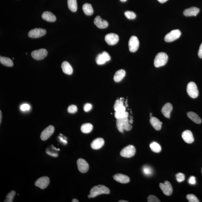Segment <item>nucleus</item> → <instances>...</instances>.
Segmentation results:
<instances>
[{
  "mask_svg": "<svg viewBox=\"0 0 202 202\" xmlns=\"http://www.w3.org/2000/svg\"><path fill=\"white\" fill-rule=\"evenodd\" d=\"M110 190L108 187L103 185H99L95 186L91 189L89 195L91 198L94 197L102 194H109Z\"/></svg>",
  "mask_w": 202,
  "mask_h": 202,
  "instance_id": "nucleus-1",
  "label": "nucleus"
},
{
  "mask_svg": "<svg viewBox=\"0 0 202 202\" xmlns=\"http://www.w3.org/2000/svg\"><path fill=\"white\" fill-rule=\"evenodd\" d=\"M168 56L166 53L160 52L157 54L154 61V65L156 67L164 66L167 63Z\"/></svg>",
  "mask_w": 202,
  "mask_h": 202,
  "instance_id": "nucleus-2",
  "label": "nucleus"
},
{
  "mask_svg": "<svg viewBox=\"0 0 202 202\" xmlns=\"http://www.w3.org/2000/svg\"><path fill=\"white\" fill-rule=\"evenodd\" d=\"M187 92L188 95L193 99L198 97L199 91L197 85L195 82H191L187 84Z\"/></svg>",
  "mask_w": 202,
  "mask_h": 202,
  "instance_id": "nucleus-3",
  "label": "nucleus"
},
{
  "mask_svg": "<svg viewBox=\"0 0 202 202\" xmlns=\"http://www.w3.org/2000/svg\"><path fill=\"white\" fill-rule=\"evenodd\" d=\"M136 149L133 146L129 145L123 148L120 152L122 157L130 158L134 156L136 153Z\"/></svg>",
  "mask_w": 202,
  "mask_h": 202,
  "instance_id": "nucleus-4",
  "label": "nucleus"
},
{
  "mask_svg": "<svg viewBox=\"0 0 202 202\" xmlns=\"http://www.w3.org/2000/svg\"><path fill=\"white\" fill-rule=\"evenodd\" d=\"M181 33L178 29L174 30L168 33L165 36L164 39L166 42H170L178 39L180 37Z\"/></svg>",
  "mask_w": 202,
  "mask_h": 202,
  "instance_id": "nucleus-5",
  "label": "nucleus"
},
{
  "mask_svg": "<svg viewBox=\"0 0 202 202\" xmlns=\"http://www.w3.org/2000/svg\"><path fill=\"white\" fill-rule=\"evenodd\" d=\"M48 52L45 49H40L35 50L31 53V56L35 60H43L47 56Z\"/></svg>",
  "mask_w": 202,
  "mask_h": 202,
  "instance_id": "nucleus-6",
  "label": "nucleus"
},
{
  "mask_svg": "<svg viewBox=\"0 0 202 202\" xmlns=\"http://www.w3.org/2000/svg\"><path fill=\"white\" fill-rule=\"evenodd\" d=\"M46 33V30L42 28H35L30 30L28 33L30 38H37L44 36Z\"/></svg>",
  "mask_w": 202,
  "mask_h": 202,
  "instance_id": "nucleus-7",
  "label": "nucleus"
},
{
  "mask_svg": "<svg viewBox=\"0 0 202 202\" xmlns=\"http://www.w3.org/2000/svg\"><path fill=\"white\" fill-rule=\"evenodd\" d=\"M139 42L137 37L133 36L130 38L129 42V47L130 52H134L138 49Z\"/></svg>",
  "mask_w": 202,
  "mask_h": 202,
  "instance_id": "nucleus-8",
  "label": "nucleus"
},
{
  "mask_svg": "<svg viewBox=\"0 0 202 202\" xmlns=\"http://www.w3.org/2000/svg\"><path fill=\"white\" fill-rule=\"evenodd\" d=\"M160 187L163 194L167 196H170L172 194L173 187L171 184L168 181H165L163 183H160Z\"/></svg>",
  "mask_w": 202,
  "mask_h": 202,
  "instance_id": "nucleus-9",
  "label": "nucleus"
},
{
  "mask_svg": "<svg viewBox=\"0 0 202 202\" xmlns=\"http://www.w3.org/2000/svg\"><path fill=\"white\" fill-rule=\"evenodd\" d=\"M50 182V180L47 176L40 177L35 183V185L41 189H44L47 187Z\"/></svg>",
  "mask_w": 202,
  "mask_h": 202,
  "instance_id": "nucleus-10",
  "label": "nucleus"
},
{
  "mask_svg": "<svg viewBox=\"0 0 202 202\" xmlns=\"http://www.w3.org/2000/svg\"><path fill=\"white\" fill-rule=\"evenodd\" d=\"M119 38L118 35L113 33H109L106 35L105 40L107 44L110 45H113L118 42Z\"/></svg>",
  "mask_w": 202,
  "mask_h": 202,
  "instance_id": "nucleus-11",
  "label": "nucleus"
},
{
  "mask_svg": "<svg viewBox=\"0 0 202 202\" xmlns=\"http://www.w3.org/2000/svg\"><path fill=\"white\" fill-rule=\"evenodd\" d=\"M54 131V127L52 126H49L45 129L42 132L41 135V138L42 140H46L50 137L53 133Z\"/></svg>",
  "mask_w": 202,
  "mask_h": 202,
  "instance_id": "nucleus-12",
  "label": "nucleus"
},
{
  "mask_svg": "<svg viewBox=\"0 0 202 202\" xmlns=\"http://www.w3.org/2000/svg\"><path fill=\"white\" fill-rule=\"evenodd\" d=\"M79 170L82 173L87 172L89 169V165L86 160L82 158H79L77 161Z\"/></svg>",
  "mask_w": 202,
  "mask_h": 202,
  "instance_id": "nucleus-13",
  "label": "nucleus"
},
{
  "mask_svg": "<svg viewBox=\"0 0 202 202\" xmlns=\"http://www.w3.org/2000/svg\"><path fill=\"white\" fill-rule=\"evenodd\" d=\"M182 136L184 141L187 143H192L194 140L192 132L189 130L183 131L182 133Z\"/></svg>",
  "mask_w": 202,
  "mask_h": 202,
  "instance_id": "nucleus-14",
  "label": "nucleus"
},
{
  "mask_svg": "<svg viewBox=\"0 0 202 202\" xmlns=\"http://www.w3.org/2000/svg\"><path fill=\"white\" fill-rule=\"evenodd\" d=\"M94 24L100 29L106 28L108 26V22L106 21L103 20L100 16H97L94 19Z\"/></svg>",
  "mask_w": 202,
  "mask_h": 202,
  "instance_id": "nucleus-15",
  "label": "nucleus"
},
{
  "mask_svg": "<svg viewBox=\"0 0 202 202\" xmlns=\"http://www.w3.org/2000/svg\"><path fill=\"white\" fill-rule=\"evenodd\" d=\"M173 109L172 105L169 103H167L163 106L161 109V112L165 117L170 118V113Z\"/></svg>",
  "mask_w": 202,
  "mask_h": 202,
  "instance_id": "nucleus-16",
  "label": "nucleus"
},
{
  "mask_svg": "<svg viewBox=\"0 0 202 202\" xmlns=\"http://www.w3.org/2000/svg\"><path fill=\"white\" fill-rule=\"evenodd\" d=\"M105 143L104 139L101 138H98L93 141L91 143V147L95 150H99L103 146Z\"/></svg>",
  "mask_w": 202,
  "mask_h": 202,
  "instance_id": "nucleus-17",
  "label": "nucleus"
},
{
  "mask_svg": "<svg viewBox=\"0 0 202 202\" xmlns=\"http://www.w3.org/2000/svg\"><path fill=\"white\" fill-rule=\"evenodd\" d=\"M115 180L122 183H127L130 182V179L128 176L122 174H117L113 176Z\"/></svg>",
  "mask_w": 202,
  "mask_h": 202,
  "instance_id": "nucleus-18",
  "label": "nucleus"
},
{
  "mask_svg": "<svg viewBox=\"0 0 202 202\" xmlns=\"http://www.w3.org/2000/svg\"><path fill=\"white\" fill-rule=\"evenodd\" d=\"M200 9L196 7H192L185 9L183 11V14L186 16L190 17L196 16L200 12Z\"/></svg>",
  "mask_w": 202,
  "mask_h": 202,
  "instance_id": "nucleus-19",
  "label": "nucleus"
},
{
  "mask_svg": "<svg viewBox=\"0 0 202 202\" xmlns=\"http://www.w3.org/2000/svg\"><path fill=\"white\" fill-rule=\"evenodd\" d=\"M129 120L128 118H123L117 119L116 125L118 130L121 133H123V126L126 123H129Z\"/></svg>",
  "mask_w": 202,
  "mask_h": 202,
  "instance_id": "nucleus-20",
  "label": "nucleus"
},
{
  "mask_svg": "<svg viewBox=\"0 0 202 202\" xmlns=\"http://www.w3.org/2000/svg\"><path fill=\"white\" fill-rule=\"evenodd\" d=\"M150 123L154 129L156 130L159 131L161 129L163 123L158 118L152 117L150 120Z\"/></svg>",
  "mask_w": 202,
  "mask_h": 202,
  "instance_id": "nucleus-21",
  "label": "nucleus"
},
{
  "mask_svg": "<svg viewBox=\"0 0 202 202\" xmlns=\"http://www.w3.org/2000/svg\"><path fill=\"white\" fill-rule=\"evenodd\" d=\"M42 17L44 20L50 22H55L56 20V16L49 11H45L43 12Z\"/></svg>",
  "mask_w": 202,
  "mask_h": 202,
  "instance_id": "nucleus-22",
  "label": "nucleus"
},
{
  "mask_svg": "<svg viewBox=\"0 0 202 202\" xmlns=\"http://www.w3.org/2000/svg\"><path fill=\"white\" fill-rule=\"evenodd\" d=\"M61 67L62 71L66 74L70 75L73 73L72 67L69 62L66 61L63 62L62 64Z\"/></svg>",
  "mask_w": 202,
  "mask_h": 202,
  "instance_id": "nucleus-23",
  "label": "nucleus"
},
{
  "mask_svg": "<svg viewBox=\"0 0 202 202\" xmlns=\"http://www.w3.org/2000/svg\"><path fill=\"white\" fill-rule=\"evenodd\" d=\"M113 108L115 112L126 111V107L123 105V101L120 100H117L115 101Z\"/></svg>",
  "mask_w": 202,
  "mask_h": 202,
  "instance_id": "nucleus-24",
  "label": "nucleus"
},
{
  "mask_svg": "<svg viewBox=\"0 0 202 202\" xmlns=\"http://www.w3.org/2000/svg\"><path fill=\"white\" fill-rule=\"evenodd\" d=\"M125 75H126V71L124 70H118L115 73L113 77V79L115 82H120L124 77Z\"/></svg>",
  "mask_w": 202,
  "mask_h": 202,
  "instance_id": "nucleus-25",
  "label": "nucleus"
},
{
  "mask_svg": "<svg viewBox=\"0 0 202 202\" xmlns=\"http://www.w3.org/2000/svg\"><path fill=\"white\" fill-rule=\"evenodd\" d=\"M187 116L195 123L200 124L201 123V119L194 112H190L187 113Z\"/></svg>",
  "mask_w": 202,
  "mask_h": 202,
  "instance_id": "nucleus-26",
  "label": "nucleus"
},
{
  "mask_svg": "<svg viewBox=\"0 0 202 202\" xmlns=\"http://www.w3.org/2000/svg\"><path fill=\"white\" fill-rule=\"evenodd\" d=\"M82 9L86 15H91L93 13V9L90 4L88 3L84 4L82 6Z\"/></svg>",
  "mask_w": 202,
  "mask_h": 202,
  "instance_id": "nucleus-27",
  "label": "nucleus"
},
{
  "mask_svg": "<svg viewBox=\"0 0 202 202\" xmlns=\"http://www.w3.org/2000/svg\"><path fill=\"white\" fill-rule=\"evenodd\" d=\"M0 62L3 65L7 67H12L14 65L12 61L8 57L1 56Z\"/></svg>",
  "mask_w": 202,
  "mask_h": 202,
  "instance_id": "nucleus-28",
  "label": "nucleus"
},
{
  "mask_svg": "<svg viewBox=\"0 0 202 202\" xmlns=\"http://www.w3.org/2000/svg\"><path fill=\"white\" fill-rule=\"evenodd\" d=\"M93 129V125L90 123H84L81 128V131L84 133H89L92 131Z\"/></svg>",
  "mask_w": 202,
  "mask_h": 202,
  "instance_id": "nucleus-29",
  "label": "nucleus"
},
{
  "mask_svg": "<svg viewBox=\"0 0 202 202\" xmlns=\"http://www.w3.org/2000/svg\"><path fill=\"white\" fill-rule=\"evenodd\" d=\"M69 9L72 12H75L77 10V4L76 0H67Z\"/></svg>",
  "mask_w": 202,
  "mask_h": 202,
  "instance_id": "nucleus-30",
  "label": "nucleus"
},
{
  "mask_svg": "<svg viewBox=\"0 0 202 202\" xmlns=\"http://www.w3.org/2000/svg\"><path fill=\"white\" fill-rule=\"evenodd\" d=\"M150 147L152 151L155 153H159L161 151V146L156 142H152L150 145Z\"/></svg>",
  "mask_w": 202,
  "mask_h": 202,
  "instance_id": "nucleus-31",
  "label": "nucleus"
},
{
  "mask_svg": "<svg viewBox=\"0 0 202 202\" xmlns=\"http://www.w3.org/2000/svg\"><path fill=\"white\" fill-rule=\"evenodd\" d=\"M96 62L97 65H103L107 62L106 60L102 54H98L96 58Z\"/></svg>",
  "mask_w": 202,
  "mask_h": 202,
  "instance_id": "nucleus-32",
  "label": "nucleus"
},
{
  "mask_svg": "<svg viewBox=\"0 0 202 202\" xmlns=\"http://www.w3.org/2000/svg\"><path fill=\"white\" fill-rule=\"evenodd\" d=\"M115 116L116 119L120 118H128V116H129V113L126 111L123 112H115Z\"/></svg>",
  "mask_w": 202,
  "mask_h": 202,
  "instance_id": "nucleus-33",
  "label": "nucleus"
},
{
  "mask_svg": "<svg viewBox=\"0 0 202 202\" xmlns=\"http://www.w3.org/2000/svg\"><path fill=\"white\" fill-rule=\"evenodd\" d=\"M143 171L146 176L151 175L153 173V170L150 166H145L143 168Z\"/></svg>",
  "mask_w": 202,
  "mask_h": 202,
  "instance_id": "nucleus-34",
  "label": "nucleus"
},
{
  "mask_svg": "<svg viewBox=\"0 0 202 202\" xmlns=\"http://www.w3.org/2000/svg\"><path fill=\"white\" fill-rule=\"evenodd\" d=\"M15 194V192L14 190H12L6 196V199L4 202H12L13 200L14 196Z\"/></svg>",
  "mask_w": 202,
  "mask_h": 202,
  "instance_id": "nucleus-35",
  "label": "nucleus"
},
{
  "mask_svg": "<svg viewBox=\"0 0 202 202\" xmlns=\"http://www.w3.org/2000/svg\"><path fill=\"white\" fill-rule=\"evenodd\" d=\"M124 14L127 19L130 20H133L136 18V14L134 12L131 11H126L124 13Z\"/></svg>",
  "mask_w": 202,
  "mask_h": 202,
  "instance_id": "nucleus-36",
  "label": "nucleus"
},
{
  "mask_svg": "<svg viewBox=\"0 0 202 202\" xmlns=\"http://www.w3.org/2000/svg\"><path fill=\"white\" fill-rule=\"evenodd\" d=\"M187 198L190 202H199L197 197L194 194H188L187 196Z\"/></svg>",
  "mask_w": 202,
  "mask_h": 202,
  "instance_id": "nucleus-37",
  "label": "nucleus"
},
{
  "mask_svg": "<svg viewBox=\"0 0 202 202\" xmlns=\"http://www.w3.org/2000/svg\"><path fill=\"white\" fill-rule=\"evenodd\" d=\"M77 107L76 105H73L69 106L67 109V111L70 113H75L77 111Z\"/></svg>",
  "mask_w": 202,
  "mask_h": 202,
  "instance_id": "nucleus-38",
  "label": "nucleus"
},
{
  "mask_svg": "<svg viewBox=\"0 0 202 202\" xmlns=\"http://www.w3.org/2000/svg\"><path fill=\"white\" fill-rule=\"evenodd\" d=\"M176 178L177 182H182L185 180V175L182 173H178L176 175Z\"/></svg>",
  "mask_w": 202,
  "mask_h": 202,
  "instance_id": "nucleus-39",
  "label": "nucleus"
},
{
  "mask_svg": "<svg viewBox=\"0 0 202 202\" xmlns=\"http://www.w3.org/2000/svg\"><path fill=\"white\" fill-rule=\"evenodd\" d=\"M147 201L148 202H160L159 200L156 197L153 195H150L147 198Z\"/></svg>",
  "mask_w": 202,
  "mask_h": 202,
  "instance_id": "nucleus-40",
  "label": "nucleus"
},
{
  "mask_svg": "<svg viewBox=\"0 0 202 202\" xmlns=\"http://www.w3.org/2000/svg\"><path fill=\"white\" fill-rule=\"evenodd\" d=\"M92 108V105L90 103H86L84 106V110L85 112H88Z\"/></svg>",
  "mask_w": 202,
  "mask_h": 202,
  "instance_id": "nucleus-41",
  "label": "nucleus"
},
{
  "mask_svg": "<svg viewBox=\"0 0 202 202\" xmlns=\"http://www.w3.org/2000/svg\"><path fill=\"white\" fill-rule=\"evenodd\" d=\"M30 105L28 104H24L22 105L20 107L21 110L22 111H25L27 110H29L30 109Z\"/></svg>",
  "mask_w": 202,
  "mask_h": 202,
  "instance_id": "nucleus-42",
  "label": "nucleus"
},
{
  "mask_svg": "<svg viewBox=\"0 0 202 202\" xmlns=\"http://www.w3.org/2000/svg\"><path fill=\"white\" fill-rule=\"evenodd\" d=\"M188 182L191 185H195L196 183V178L194 176H191L188 180Z\"/></svg>",
  "mask_w": 202,
  "mask_h": 202,
  "instance_id": "nucleus-43",
  "label": "nucleus"
},
{
  "mask_svg": "<svg viewBox=\"0 0 202 202\" xmlns=\"http://www.w3.org/2000/svg\"><path fill=\"white\" fill-rule=\"evenodd\" d=\"M132 128V126L129 123H126L123 126V129L126 131L131 130Z\"/></svg>",
  "mask_w": 202,
  "mask_h": 202,
  "instance_id": "nucleus-44",
  "label": "nucleus"
},
{
  "mask_svg": "<svg viewBox=\"0 0 202 202\" xmlns=\"http://www.w3.org/2000/svg\"><path fill=\"white\" fill-rule=\"evenodd\" d=\"M104 57H105L106 60L107 62L109 61L110 60V57L109 54L106 51H103L102 53Z\"/></svg>",
  "mask_w": 202,
  "mask_h": 202,
  "instance_id": "nucleus-45",
  "label": "nucleus"
},
{
  "mask_svg": "<svg viewBox=\"0 0 202 202\" xmlns=\"http://www.w3.org/2000/svg\"><path fill=\"white\" fill-rule=\"evenodd\" d=\"M46 152L47 154L50 155L51 156L54 157H56L58 156V154L57 153H52V152H51L48 150H46Z\"/></svg>",
  "mask_w": 202,
  "mask_h": 202,
  "instance_id": "nucleus-46",
  "label": "nucleus"
},
{
  "mask_svg": "<svg viewBox=\"0 0 202 202\" xmlns=\"http://www.w3.org/2000/svg\"><path fill=\"white\" fill-rule=\"evenodd\" d=\"M198 56L200 58L202 59V43L200 45L198 52Z\"/></svg>",
  "mask_w": 202,
  "mask_h": 202,
  "instance_id": "nucleus-47",
  "label": "nucleus"
},
{
  "mask_svg": "<svg viewBox=\"0 0 202 202\" xmlns=\"http://www.w3.org/2000/svg\"><path fill=\"white\" fill-rule=\"evenodd\" d=\"M59 138L60 139V141L63 143L65 144H66L67 143V141L65 140V139H63V138L61 137H59Z\"/></svg>",
  "mask_w": 202,
  "mask_h": 202,
  "instance_id": "nucleus-48",
  "label": "nucleus"
},
{
  "mask_svg": "<svg viewBox=\"0 0 202 202\" xmlns=\"http://www.w3.org/2000/svg\"><path fill=\"white\" fill-rule=\"evenodd\" d=\"M158 1L160 3H163L166 2L168 0H158Z\"/></svg>",
  "mask_w": 202,
  "mask_h": 202,
  "instance_id": "nucleus-49",
  "label": "nucleus"
},
{
  "mask_svg": "<svg viewBox=\"0 0 202 202\" xmlns=\"http://www.w3.org/2000/svg\"><path fill=\"white\" fill-rule=\"evenodd\" d=\"M2 112L1 110L0 111V123H1L2 121Z\"/></svg>",
  "mask_w": 202,
  "mask_h": 202,
  "instance_id": "nucleus-50",
  "label": "nucleus"
},
{
  "mask_svg": "<svg viewBox=\"0 0 202 202\" xmlns=\"http://www.w3.org/2000/svg\"><path fill=\"white\" fill-rule=\"evenodd\" d=\"M129 123H133V120L132 117H130V120H129Z\"/></svg>",
  "mask_w": 202,
  "mask_h": 202,
  "instance_id": "nucleus-51",
  "label": "nucleus"
},
{
  "mask_svg": "<svg viewBox=\"0 0 202 202\" xmlns=\"http://www.w3.org/2000/svg\"><path fill=\"white\" fill-rule=\"evenodd\" d=\"M72 202H78L79 201L78 200H77L76 199H73L72 200Z\"/></svg>",
  "mask_w": 202,
  "mask_h": 202,
  "instance_id": "nucleus-52",
  "label": "nucleus"
},
{
  "mask_svg": "<svg viewBox=\"0 0 202 202\" xmlns=\"http://www.w3.org/2000/svg\"><path fill=\"white\" fill-rule=\"evenodd\" d=\"M119 202H128L129 201H124V200H120V201Z\"/></svg>",
  "mask_w": 202,
  "mask_h": 202,
  "instance_id": "nucleus-53",
  "label": "nucleus"
},
{
  "mask_svg": "<svg viewBox=\"0 0 202 202\" xmlns=\"http://www.w3.org/2000/svg\"><path fill=\"white\" fill-rule=\"evenodd\" d=\"M53 148L54 150H60L59 149H57L56 148V147H54L53 146Z\"/></svg>",
  "mask_w": 202,
  "mask_h": 202,
  "instance_id": "nucleus-54",
  "label": "nucleus"
},
{
  "mask_svg": "<svg viewBox=\"0 0 202 202\" xmlns=\"http://www.w3.org/2000/svg\"><path fill=\"white\" fill-rule=\"evenodd\" d=\"M120 1L121 2H126L127 0H120Z\"/></svg>",
  "mask_w": 202,
  "mask_h": 202,
  "instance_id": "nucleus-55",
  "label": "nucleus"
},
{
  "mask_svg": "<svg viewBox=\"0 0 202 202\" xmlns=\"http://www.w3.org/2000/svg\"><path fill=\"white\" fill-rule=\"evenodd\" d=\"M88 197H89V198H91V197L90 196V195H88Z\"/></svg>",
  "mask_w": 202,
  "mask_h": 202,
  "instance_id": "nucleus-56",
  "label": "nucleus"
},
{
  "mask_svg": "<svg viewBox=\"0 0 202 202\" xmlns=\"http://www.w3.org/2000/svg\"><path fill=\"white\" fill-rule=\"evenodd\" d=\"M201 172H202V168Z\"/></svg>",
  "mask_w": 202,
  "mask_h": 202,
  "instance_id": "nucleus-57",
  "label": "nucleus"
}]
</instances>
